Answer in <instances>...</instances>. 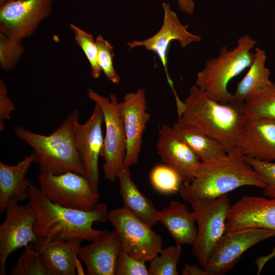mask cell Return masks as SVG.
Returning <instances> with one entry per match:
<instances>
[{"instance_id":"6da1fadb","label":"cell","mask_w":275,"mask_h":275,"mask_svg":"<svg viewBox=\"0 0 275 275\" xmlns=\"http://www.w3.org/2000/svg\"><path fill=\"white\" fill-rule=\"evenodd\" d=\"M29 190V202L36 214L34 231L37 237L51 240L93 241L106 232L92 227L94 223L108 221L109 212L105 204L98 203L89 211L73 209L53 203L35 185H31Z\"/></svg>"},{"instance_id":"7a4b0ae2","label":"cell","mask_w":275,"mask_h":275,"mask_svg":"<svg viewBox=\"0 0 275 275\" xmlns=\"http://www.w3.org/2000/svg\"><path fill=\"white\" fill-rule=\"evenodd\" d=\"M178 122L194 126L218 142L228 154L246 120L243 101L221 103L195 85L190 88Z\"/></svg>"},{"instance_id":"3957f363","label":"cell","mask_w":275,"mask_h":275,"mask_svg":"<svg viewBox=\"0 0 275 275\" xmlns=\"http://www.w3.org/2000/svg\"><path fill=\"white\" fill-rule=\"evenodd\" d=\"M79 116L77 110L73 111L47 135L15 127L17 138L32 149L34 163L38 165L40 173L60 174L71 171L85 176L76 147V128Z\"/></svg>"},{"instance_id":"277c9868","label":"cell","mask_w":275,"mask_h":275,"mask_svg":"<svg viewBox=\"0 0 275 275\" xmlns=\"http://www.w3.org/2000/svg\"><path fill=\"white\" fill-rule=\"evenodd\" d=\"M264 183L254 168L235 151L221 159L201 162L195 177L183 183L182 198L189 203L203 199L219 197L243 186L263 188Z\"/></svg>"},{"instance_id":"5b68a950","label":"cell","mask_w":275,"mask_h":275,"mask_svg":"<svg viewBox=\"0 0 275 275\" xmlns=\"http://www.w3.org/2000/svg\"><path fill=\"white\" fill-rule=\"evenodd\" d=\"M256 44L252 37L245 35L238 39L234 48L228 49L226 46H222L218 55L208 60L198 72L195 85L218 102L232 101L233 94L228 90V84L249 68L255 57L251 50Z\"/></svg>"},{"instance_id":"8992f818","label":"cell","mask_w":275,"mask_h":275,"mask_svg":"<svg viewBox=\"0 0 275 275\" xmlns=\"http://www.w3.org/2000/svg\"><path fill=\"white\" fill-rule=\"evenodd\" d=\"M190 204L198 226L191 253L204 268L226 232L230 202L225 195L214 199H199Z\"/></svg>"},{"instance_id":"52a82bcc","label":"cell","mask_w":275,"mask_h":275,"mask_svg":"<svg viewBox=\"0 0 275 275\" xmlns=\"http://www.w3.org/2000/svg\"><path fill=\"white\" fill-rule=\"evenodd\" d=\"M38 180L41 192L57 205L89 211L98 203L99 193L82 175L71 171L60 174L41 172Z\"/></svg>"},{"instance_id":"ba28073f","label":"cell","mask_w":275,"mask_h":275,"mask_svg":"<svg viewBox=\"0 0 275 275\" xmlns=\"http://www.w3.org/2000/svg\"><path fill=\"white\" fill-rule=\"evenodd\" d=\"M87 93L90 99L98 104L103 113L105 126L102 154L104 160L103 173L107 180L114 182L124 162L126 148V135L119 102L114 94L107 97L92 88H89Z\"/></svg>"},{"instance_id":"9c48e42d","label":"cell","mask_w":275,"mask_h":275,"mask_svg":"<svg viewBox=\"0 0 275 275\" xmlns=\"http://www.w3.org/2000/svg\"><path fill=\"white\" fill-rule=\"evenodd\" d=\"M108 221L118 234L122 250L133 258L150 262L162 250V237L123 207L110 211Z\"/></svg>"},{"instance_id":"30bf717a","label":"cell","mask_w":275,"mask_h":275,"mask_svg":"<svg viewBox=\"0 0 275 275\" xmlns=\"http://www.w3.org/2000/svg\"><path fill=\"white\" fill-rule=\"evenodd\" d=\"M6 216L0 226V274L6 275L7 260L13 252L35 240L34 227L36 214L29 202L21 205L11 198L7 203Z\"/></svg>"},{"instance_id":"8fae6325","label":"cell","mask_w":275,"mask_h":275,"mask_svg":"<svg viewBox=\"0 0 275 275\" xmlns=\"http://www.w3.org/2000/svg\"><path fill=\"white\" fill-rule=\"evenodd\" d=\"M54 0H15L0 7V33L22 41L51 13Z\"/></svg>"},{"instance_id":"7c38bea8","label":"cell","mask_w":275,"mask_h":275,"mask_svg":"<svg viewBox=\"0 0 275 275\" xmlns=\"http://www.w3.org/2000/svg\"><path fill=\"white\" fill-rule=\"evenodd\" d=\"M275 236L271 230L246 228L225 233L204 267L207 275H223L231 269L242 254L260 241Z\"/></svg>"},{"instance_id":"4fadbf2b","label":"cell","mask_w":275,"mask_h":275,"mask_svg":"<svg viewBox=\"0 0 275 275\" xmlns=\"http://www.w3.org/2000/svg\"><path fill=\"white\" fill-rule=\"evenodd\" d=\"M162 8L164 16L160 30L148 39L142 41L133 40L127 43V44L130 49L143 46L147 50L151 51L158 56L166 71L167 81L175 95L177 93L167 69L168 51L170 44L175 40L179 42L181 47H185L192 43L201 41V36L188 31V25L181 23L177 14L172 9L170 3H163Z\"/></svg>"},{"instance_id":"5bb4252c","label":"cell","mask_w":275,"mask_h":275,"mask_svg":"<svg viewBox=\"0 0 275 275\" xmlns=\"http://www.w3.org/2000/svg\"><path fill=\"white\" fill-rule=\"evenodd\" d=\"M125 129L126 148L124 163L130 167L138 163L141 151L142 138L150 119L145 90L126 94L119 102Z\"/></svg>"},{"instance_id":"9a60e30c","label":"cell","mask_w":275,"mask_h":275,"mask_svg":"<svg viewBox=\"0 0 275 275\" xmlns=\"http://www.w3.org/2000/svg\"><path fill=\"white\" fill-rule=\"evenodd\" d=\"M103 115L100 107L95 103L89 119L76 128V147L85 170V176L92 187L98 190L99 185L98 160L102 156L104 138L102 132Z\"/></svg>"},{"instance_id":"2e32d148","label":"cell","mask_w":275,"mask_h":275,"mask_svg":"<svg viewBox=\"0 0 275 275\" xmlns=\"http://www.w3.org/2000/svg\"><path fill=\"white\" fill-rule=\"evenodd\" d=\"M156 148L162 162L178 174L183 183L193 180L202 162L173 127L167 125L161 126Z\"/></svg>"},{"instance_id":"e0dca14e","label":"cell","mask_w":275,"mask_h":275,"mask_svg":"<svg viewBox=\"0 0 275 275\" xmlns=\"http://www.w3.org/2000/svg\"><path fill=\"white\" fill-rule=\"evenodd\" d=\"M246 228L275 231V199L243 196L231 205L225 233Z\"/></svg>"},{"instance_id":"ac0fdd59","label":"cell","mask_w":275,"mask_h":275,"mask_svg":"<svg viewBox=\"0 0 275 275\" xmlns=\"http://www.w3.org/2000/svg\"><path fill=\"white\" fill-rule=\"evenodd\" d=\"M233 151L261 161H275V120L247 118Z\"/></svg>"},{"instance_id":"d6986e66","label":"cell","mask_w":275,"mask_h":275,"mask_svg":"<svg viewBox=\"0 0 275 275\" xmlns=\"http://www.w3.org/2000/svg\"><path fill=\"white\" fill-rule=\"evenodd\" d=\"M122 251L116 230L106 231L90 244L80 246L78 257L84 262L88 275H115L118 256Z\"/></svg>"},{"instance_id":"ffe728a7","label":"cell","mask_w":275,"mask_h":275,"mask_svg":"<svg viewBox=\"0 0 275 275\" xmlns=\"http://www.w3.org/2000/svg\"><path fill=\"white\" fill-rule=\"evenodd\" d=\"M81 239L51 240L37 237L32 246L41 255L51 275H75Z\"/></svg>"},{"instance_id":"44dd1931","label":"cell","mask_w":275,"mask_h":275,"mask_svg":"<svg viewBox=\"0 0 275 275\" xmlns=\"http://www.w3.org/2000/svg\"><path fill=\"white\" fill-rule=\"evenodd\" d=\"M34 163L32 153L15 165L0 162V213L5 211L8 202L14 198L19 202L29 198V187L32 184L26 174Z\"/></svg>"},{"instance_id":"7402d4cb","label":"cell","mask_w":275,"mask_h":275,"mask_svg":"<svg viewBox=\"0 0 275 275\" xmlns=\"http://www.w3.org/2000/svg\"><path fill=\"white\" fill-rule=\"evenodd\" d=\"M117 179L123 207L150 227L156 224L159 211L152 201L139 190L131 179L129 168L124 162L119 171Z\"/></svg>"},{"instance_id":"603a6c76","label":"cell","mask_w":275,"mask_h":275,"mask_svg":"<svg viewBox=\"0 0 275 275\" xmlns=\"http://www.w3.org/2000/svg\"><path fill=\"white\" fill-rule=\"evenodd\" d=\"M158 222L164 226L176 244H193L197 234L196 217L183 203L172 201L159 211Z\"/></svg>"},{"instance_id":"cb8c5ba5","label":"cell","mask_w":275,"mask_h":275,"mask_svg":"<svg viewBox=\"0 0 275 275\" xmlns=\"http://www.w3.org/2000/svg\"><path fill=\"white\" fill-rule=\"evenodd\" d=\"M174 129L197 154L202 162L206 163L226 156L227 152L216 140L198 128L179 122L175 123Z\"/></svg>"},{"instance_id":"d4e9b609","label":"cell","mask_w":275,"mask_h":275,"mask_svg":"<svg viewBox=\"0 0 275 275\" xmlns=\"http://www.w3.org/2000/svg\"><path fill=\"white\" fill-rule=\"evenodd\" d=\"M255 57L249 69L241 80L237 84L233 94V100L244 101L255 92L271 85L270 71L266 66L265 51L255 48Z\"/></svg>"},{"instance_id":"484cf974","label":"cell","mask_w":275,"mask_h":275,"mask_svg":"<svg viewBox=\"0 0 275 275\" xmlns=\"http://www.w3.org/2000/svg\"><path fill=\"white\" fill-rule=\"evenodd\" d=\"M243 108L246 118L275 120V83L246 98L243 101Z\"/></svg>"},{"instance_id":"4316f807","label":"cell","mask_w":275,"mask_h":275,"mask_svg":"<svg viewBox=\"0 0 275 275\" xmlns=\"http://www.w3.org/2000/svg\"><path fill=\"white\" fill-rule=\"evenodd\" d=\"M10 271L11 275H51L40 253L27 245Z\"/></svg>"},{"instance_id":"83f0119b","label":"cell","mask_w":275,"mask_h":275,"mask_svg":"<svg viewBox=\"0 0 275 275\" xmlns=\"http://www.w3.org/2000/svg\"><path fill=\"white\" fill-rule=\"evenodd\" d=\"M182 252L181 245L175 244L162 249L150 261L149 275H178L177 264Z\"/></svg>"},{"instance_id":"f1b7e54d","label":"cell","mask_w":275,"mask_h":275,"mask_svg":"<svg viewBox=\"0 0 275 275\" xmlns=\"http://www.w3.org/2000/svg\"><path fill=\"white\" fill-rule=\"evenodd\" d=\"M150 181L155 189L164 194L179 191L182 182L178 174L165 164L157 165L152 169Z\"/></svg>"},{"instance_id":"f546056e","label":"cell","mask_w":275,"mask_h":275,"mask_svg":"<svg viewBox=\"0 0 275 275\" xmlns=\"http://www.w3.org/2000/svg\"><path fill=\"white\" fill-rule=\"evenodd\" d=\"M70 27L74 35L76 43L81 48L91 66V74L94 78L99 77L101 69L98 63V50L93 36L74 24Z\"/></svg>"},{"instance_id":"4dcf8cb0","label":"cell","mask_w":275,"mask_h":275,"mask_svg":"<svg viewBox=\"0 0 275 275\" xmlns=\"http://www.w3.org/2000/svg\"><path fill=\"white\" fill-rule=\"evenodd\" d=\"M22 41L0 33V67L3 70L15 68L24 52Z\"/></svg>"},{"instance_id":"1f68e13d","label":"cell","mask_w":275,"mask_h":275,"mask_svg":"<svg viewBox=\"0 0 275 275\" xmlns=\"http://www.w3.org/2000/svg\"><path fill=\"white\" fill-rule=\"evenodd\" d=\"M98 50V63L106 77L114 84H118L120 76L116 71L113 63L115 55L111 44L101 35L95 40Z\"/></svg>"},{"instance_id":"d6a6232c","label":"cell","mask_w":275,"mask_h":275,"mask_svg":"<svg viewBox=\"0 0 275 275\" xmlns=\"http://www.w3.org/2000/svg\"><path fill=\"white\" fill-rule=\"evenodd\" d=\"M258 172L264 183L263 195L275 199V161H264L241 155Z\"/></svg>"},{"instance_id":"836d02e7","label":"cell","mask_w":275,"mask_h":275,"mask_svg":"<svg viewBox=\"0 0 275 275\" xmlns=\"http://www.w3.org/2000/svg\"><path fill=\"white\" fill-rule=\"evenodd\" d=\"M145 263L133 258L122 250L117 259L115 275H149Z\"/></svg>"},{"instance_id":"e575fe53","label":"cell","mask_w":275,"mask_h":275,"mask_svg":"<svg viewBox=\"0 0 275 275\" xmlns=\"http://www.w3.org/2000/svg\"><path fill=\"white\" fill-rule=\"evenodd\" d=\"M7 87L0 79V131L5 128L4 121L9 120L11 114L15 109V105L8 96Z\"/></svg>"},{"instance_id":"d590c367","label":"cell","mask_w":275,"mask_h":275,"mask_svg":"<svg viewBox=\"0 0 275 275\" xmlns=\"http://www.w3.org/2000/svg\"><path fill=\"white\" fill-rule=\"evenodd\" d=\"M182 275H207L204 268L195 264L186 263L181 272Z\"/></svg>"},{"instance_id":"8d00e7d4","label":"cell","mask_w":275,"mask_h":275,"mask_svg":"<svg viewBox=\"0 0 275 275\" xmlns=\"http://www.w3.org/2000/svg\"><path fill=\"white\" fill-rule=\"evenodd\" d=\"M178 7L181 12L188 15H192L195 9L194 0H177Z\"/></svg>"},{"instance_id":"74e56055","label":"cell","mask_w":275,"mask_h":275,"mask_svg":"<svg viewBox=\"0 0 275 275\" xmlns=\"http://www.w3.org/2000/svg\"><path fill=\"white\" fill-rule=\"evenodd\" d=\"M275 255V248L271 253L266 256H261L257 258L255 263L256 264L258 268L257 274H259L261 272L263 267L266 262L273 256Z\"/></svg>"},{"instance_id":"f35d334b","label":"cell","mask_w":275,"mask_h":275,"mask_svg":"<svg viewBox=\"0 0 275 275\" xmlns=\"http://www.w3.org/2000/svg\"><path fill=\"white\" fill-rule=\"evenodd\" d=\"M15 1V0H0V5L6 3V2H10V1Z\"/></svg>"}]
</instances>
